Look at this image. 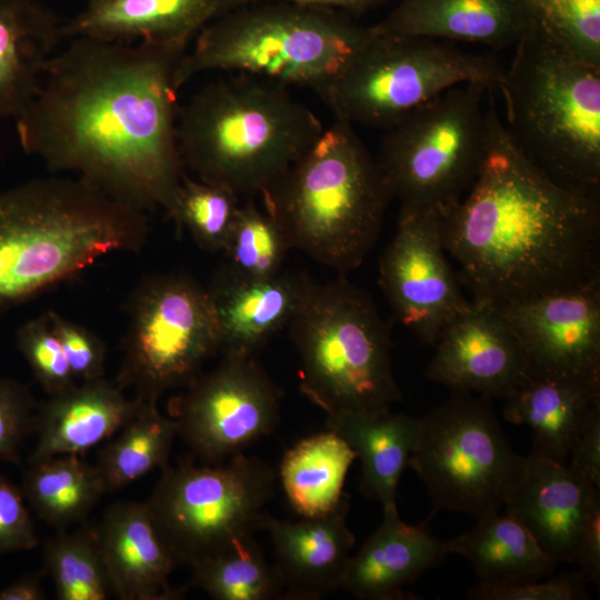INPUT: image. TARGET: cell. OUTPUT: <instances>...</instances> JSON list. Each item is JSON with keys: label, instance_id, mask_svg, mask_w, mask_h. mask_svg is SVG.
Here are the masks:
<instances>
[{"label": "cell", "instance_id": "cell-1", "mask_svg": "<svg viewBox=\"0 0 600 600\" xmlns=\"http://www.w3.org/2000/svg\"><path fill=\"white\" fill-rule=\"evenodd\" d=\"M186 51L71 38L17 118L22 149L146 212H168L184 174L176 70Z\"/></svg>", "mask_w": 600, "mask_h": 600}, {"label": "cell", "instance_id": "cell-2", "mask_svg": "<svg viewBox=\"0 0 600 600\" xmlns=\"http://www.w3.org/2000/svg\"><path fill=\"white\" fill-rule=\"evenodd\" d=\"M460 282L497 306L600 281L599 192L562 184L517 146L496 106L481 171L442 219Z\"/></svg>", "mask_w": 600, "mask_h": 600}, {"label": "cell", "instance_id": "cell-3", "mask_svg": "<svg viewBox=\"0 0 600 600\" xmlns=\"http://www.w3.org/2000/svg\"><path fill=\"white\" fill-rule=\"evenodd\" d=\"M147 212L81 179L47 178L0 192V311L112 252H138Z\"/></svg>", "mask_w": 600, "mask_h": 600}, {"label": "cell", "instance_id": "cell-4", "mask_svg": "<svg viewBox=\"0 0 600 600\" xmlns=\"http://www.w3.org/2000/svg\"><path fill=\"white\" fill-rule=\"evenodd\" d=\"M323 129L286 86L242 73L206 84L177 120L182 164L239 197L267 192Z\"/></svg>", "mask_w": 600, "mask_h": 600}, {"label": "cell", "instance_id": "cell-5", "mask_svg": "<svg viewBox=\"0 0 600 600\" xmlns=\"http://www.w3.org/2000/svg\"><path fill=\"white\" fill-rule=\"evenodd\" d=\"M261 197L291 249L340 273L362 263L393 199L378 160L338 118Z\"/></svg>", "mask_w": 600, "mask_h": 600}, {"label": "cell", "instance_id": "cell-6", "mask_svg": "<svg viewBox=\"0 0 600 600\" xmlns=\"http://www.w3.org/2000/svg\"><path fill=\"white\" fill-rule=\"evenodd\" d=\"M514 47L499 87L506 129L552 179L599 192L600 68L578 57L538 20Z\"/></svg>", "mask_w": 600, "mask_h": 600}, {"label": "cell", "instance_id": "cell-7", "mask_svg": "<svg viewBox=\"0 0 600 600\" xmlns=\"http://www.w3.org/2000/svg\"><path fill=\"white\" fill-rule=\"evenodd\" d=\"M376 32L341 10L289 2L231 9L197 34L176 70L178 89L208 71L242 73L318 93Z\"/></svg>", "mask_w": 600, "mask_h": 600}, {"label": "cell", "instance_id": "cell-8", "mask_svg": "<svg viewBox=\"0 0 600 600\" xmlns=\"http://www.w3.org/2000/svg\"><path fill=\"white\" fill-rule=\"evenodd\" d=\"M288 327L301 360L300 390L327 416L390 410L401 400L390 327L346 279L311 281Z\"/></svg>", "mask_w": 600, "mask_h": 600}, {"label": "cell", "instance_id": "cell-9", "mask_svg": "<svg viewBox=\"0 0 600 600\" xmlns=\"http://www.w3.org/2000/svg\"><path fill=\"white\" fill-rule=\"evenodd\" d=\"M493 91L458 84L384 130L377 160L400 212H448L470 190L490 147Z\"/></svg>", "mask_w": 600, "mask_h": 600}, {"label": "cell", "instance_id": "cell-10", "mask_svg": "<svg viewBox=\"0 0 600 600\" xmlns=\"http://www.w3.org/2000/svg\"><path fill=\"white\" fill-rule=\"evenodd\" d=\"M503 71L493 56L463 51L454 42L376 33L317 94L336 118L386 130L458 84L499 89Z\"/></svg>", "mask_w": 600, "mask_h": 600}, {"label": "cell", "instance_id": "cell-11", "mask_svg": "<svg viewBox=\"0 0 600 600\" xmlns=\"http://www.w3.org/2000/svg\"><path fill=\"white\" fill-rule=\"evenodd\" d=\"M523 461L509 444L490 398L451 391L421 418L409 468L424 483L434 511L479 519L504 507Z\"/></svg>", "mask_w": 600, "mask_h": 600}, {"label": "cell", "instance_id": "cell-12", "mask_svg": "<svg viewBox=\"0 0 600 600\" xmlns=\"http://www.w3.org/2000/svg\"><path fill=\"white\" fill-rule=\"evenodd\" d=\"M277 474L243 452L219 463L166 466L147 503L179 563L191 566L260 530Z\"/></svg>", "mask_w": 600, "mask_h": 600}, {"label": "cell", "instance_id": "cell-13", "mask_svg": "<svg viewBox=\"0 0 600 600\" xmlns=\"http://www.w3.org/2000/svg\"><path fill=\"white\" fill-rule=\"evenodd\" d=\"M220 352L209 290L184 276L147 279L134 293L116 383L134 399L157 403L167 391L186 387L202 364Z\"/></svg>", "mask_w": 600, "mask_h": 600}, {"label": "cell", "instance_id": "cell-14", "mask_svg": "<svg viewBox=\"0 0 600 600\" xmlns=\"http://www.w3.org/2000/svg\"><path fill=\"white\" fill-rule=\"evenodd\" d=\"M176 399L178 437L204 463H219L271 434L282 392L254 357L223 356Z\"/></svg>", "mask_w": 600, "mask_h": 600}, {"label": "cell", "instance_id": "cell-15", "mask_svg": "<svg viewBox=\"0 0 600 600\" xmlns=\"http://www.w3.org/2000/svg\"><path fill=\"white\" fill-rule=\"evenodd\" d=\"M446 213L400 212L379 264V282L396 319L431 346L469 303L443 247Z\"/></svg>", "mask_w": 600, "mask_h": 600}, {"label": "cell", "instance_id": "cell-16", "mask_svg": "<svg viewBox=\"0 0 600 600\" xmlns=\"http://www.w3.org/2000/svg\"><path fill=\"white\" fill-rule=\"evenodd\" d=\"M498 307L528 376L600 380V281Z\"/></svg>", "mask_w": 600, "mask_h": 600}, {"label": "cell", "instance_id": "cell-17", "mask_svg": "<svg viewBox=\"0 0 600 600\" xmlns=\"http://www.w3.org/2000/svg\"><path fill=\"white\" fill-rule=\"evenodd\" d=\"M426 377L451 391L504 399L527 378L519 341L491 302L472 299L442 329Z\"/></svg>", "mask_w": 600, "mask_h": 600}, {"label": "cell", "instance_id": "cell-18", "mask_svg": "<svg viewBox=\"0 0 600 600\" xmlns=\"http://www.w3.org/2000/svg\"><path fill=\"white\" fill-rule=\"evenodd\" d=\"M600 506L599 488L566 463L531 451L504 503L557 563H577L584 529Z\"/></svg>", "mask_w": 600, "mask_h": 600}, {"label": "cell", "instance_id": "cell-19", "mask_svg": "<svg viewBox=\"0 0 600 600\" xmlns=\"http://www.w3.org/2000/svg\"><path fill=\"white\" fill-rule=\"evenodd\" d=\"M346 493L331 512L280 520L264 512L260 530L271 539L283 599L317 600L341 588L356 538L347 524Z\"/></svg>", "mask_w": 600, "mask_h": 600}, {"label": "cell", "instance_id": "cell-20", "mask_svg": "<svg viewBox=\"0 0 600 600\" xmlns=\"http://www.w3.org/2000/svg\"><path fill=\"white\" fill-rule=\"evenodd\" d=\"M111 593L121 600H170L179 564L147 501L116 502L94 528Z\"/></svg>", "mask_w": 600, "mask_h": 600}, {"label": "cell", "instance_id": "cell-21", "mask_svg": "<svg viewBox=\"0 0 600 600\" xmlns=\"http://www.w3.org/2000/svg\"><path fill=\"white\" fill-rule=\"evenodd\" d=\"M447 554L444 541L426 523L409 524L397 504L384 507L379 527L351 556L341 588L363 600L417 599L403 587Z\"/></svg>", "mask_w": 600, "mask_h": 600}, {"label": "cell", "instance_id": "cell-22", "mask_svg": "<svg viewBox=\"0 0 600 600\" xmlns=\"http://www.w3.org/2000/svg\"><path fill=\"white\" fill-rule=\"evenodd\" d=\"M519 0H400L374 32L470 42L502 49L514 46L533 22Z\"/></svg>", "mask_w": 600, "mask_h": 600}, {"label": "cell", "instance_id": "cell-23", "mask_svg": "<svg viewBox=\"0 0 600 600\" xmlns=\"http://www.w3.org/2000/svg\"><path fill=\"white\" fill-rule=\"evenodd\" d=\"M311 281L280 273L260 279L223 271L209 290L223 356L254 357L274 333L288 326Z\"/></svg>", "mask_w": 600, "mask_h": 600}, {"label": "cell", "instance_id": "cell-24", "mask_svg": "<svg viewBox=\"0 0 600 600\" xmlns=\"http://www.w3.org/2000/svg\"><path fill=\"white\" fill-rule=\"evenodd\" d=\"M103 377L50 396L34 419L37 443L29 463L80 454L116 436L141 406Z\"/></svg>", "mask_w": 600, "mask_h": 600}, {"label": "cell", "instance_id": "cell-25", "mask_svg": "<svg viewBox=\"0 0 600 600\" xmlns=\"http://www.w3.org/2000/svg\"><path fill=\"white\" fill-rule=\"evenodd\" d=\"M221 14V0H91L68 24L63 38L152 42L187 49Z\"/></svg>", "mask_w": 600, "mask_h": 600}, {"label": "cell", "instance_id": "cell-26", "mask_svg": "<svg viewBox=\"0 0 600 600\" xmlns=\"http://www.w3.org/2000/svg\"><path fill=\"white\" fill-rule=\"evenodd\" d=\"M503 400V418L531 429V451L564 463L583 427L600 410V380L527 376Z\"/></svg>", "mask_w": 600, "mask_h": 600}, {"label": "cell", "instance_id": "cell-27", "mask_svg": "<svg viewBox=\"0 0 600 600\" xmlns=\"http://www.w3.org/2000/svg\"><path fill=\"white\" fill-rule=\"evenodd\" d=\"M420 427L421 418L391 410L327 416V428L339 434L360 460V491L382 508L397 504L400 478L409 467Z\"/></svg>", "mask_w": 600, "mask_h": 600}, {"label": "cell", "instance_id": "cell-28", "mask_svg": "<svg viewBox=\"0 0 600 600\" xmlns=\"http://www.w3.org/2000/svg\"><path fill=\"white\" fill-rule=\"evenodd\" d=\"M61 29L33 0H0V120L19 118L32 101Z\"/></svg>", "mask_w": 600, "mask_h": 600}, {"label": "cell", "instance_id": "cell-29", "mask_svg": "<svg viewBox=\"0 0 600 600\" xmlns=\"http://www.w3.org/2000/svg\"><path fill=\"white\" fill-rule=\"evenodd\" d=\"M477 520L470 531L444 541V546L448 554H460L470 561L479 582L516 584L553 573L557 561L516 518L497 512Z\"/></svg>", "mask_w": 600, "mask_h": 600}, {"label": "cell", "instance_id": "cell-30", "mask_svg": "<svg viewBox=\"0 0 600 600\" xmlns=\"http://www.w3.org/2000/svg\"><path fill=\"white\" fill-rule=\"evenodd\" d=\"M351 447L328 429L309 436L283 456L279 477L291 508L300 517H319L341 502L343 486L352 462Z\"/></svg>", "mask_w": 600, "mask_h": 600}, {"label": "cell", "instance_id": "cell-31", "mask_svg": "<svg viewBox=\"0 0 600 600\" xmlns=\"http://www.w3.org/2000/svg\"><path fill=\"white\" fill-rule=\"evenodd\" d=\"M21 491L37 517L57 531L83 521L106 493L96 466L79 454L31 462Z\"/></svg>", "mask_w": 600, "mask_h": 600}, {"label": "cell", "instance_id": "cell-32", "mask_svg": "<svg viewBox=\"0 0 600 600\" xmlns=\"http://www.w3.org/2000/svg\"><path fill=\"white\" fill-rule=\"evenodd\" d=\"M177 437L176 419L161 413L157 403L142 402L99 453L94 466L104 492L122 489L157 468H164Z\"/></svg>", "mask_w": 600, "mask_h": 600}, {"label": "cell", "instance_id": "cell-33", "mask_svg": "<svg viewBox=\"0 0 600 600\" xmlns=\"http://www.w3.org/2000/svg\"><path fill=\"white\" fill-rule=\"evenodd\" d=\"M192 584L217 600H273L283 586L253 534L199 559L191 566Z\"/></svg>", "mask_w": 600, "mask_h": 600}, {"label": "cell", "instance_id": "cell-34", "mask_svg": "<svg viewBox=\"0 0 600 600\" xmlns=\"http://www.w3.org/2000/svg\"><path fill=\"white\" fill-rule=\"evenodd\" d=\"M43 551L57 599L104 600L111 593L94 528L60 530Z\"/></svg>", "mask_w": 600, "mask_h": 600}, {"label": "cell", "instance_id": "cell-35", "mask_svg": "<svg viewBox=\"0 0 600 600\" xmlns=\"http://www.w3.org/2000/svg\"><path fill=\"white\" fill-rule=\"evenodd\" d=\"M289 249L278 221L250 200L239 206L222 251L228 260L226 271L250 279L276 276L282 271Z\"/></svg>", "mask_w": 600, "mask_h": 600}, {"label": "cell", "instance_id": "cell-36", "mask_svg": "<svg viewBox=\"0 0 600 600\" xmlns=\"http://www.w3.org/2000/svg\"><path fill=\"white\" fill-rule=\"evenodd\" d=\"M239 196L216 183L182 176L167 212L202 250L223 251L239 209Z\"/></svg>", "mask_w": 600, "mask_h": 600}, {"label": "cell", "instance_id": "cell-37", "mask_svg": "<svg viewBox=\"0 0 600 600\" xmlns=\"http://www.w3.org/2000/svg\"><path fill=\"white\" fill-rule=\"evenodd\" d=\"M17 341L36 379L49 396L61 393L76 384L48 313L23 324L18 331Z\"/></svg>", "mask_w": 600, "mask_h": 600}, {"label": "cell", "instance_id": "cell-38", "mask_svg": "<svg viewBox=\"0 0 600 600\" xmlns=\"http://www.w3.org/2000/svg\"><path fill=\"white\" fill-rule=\"evenodd\" d=\"M541 21L578 57L600 68V0H560Z\"/></svg>", "mask_w": 600, "mask_h": 600}, {"label": "cell", "instance_id": "cell-39", "mask_svg": "<svg viewBox=\"0 0 600 600\" xmlns=\"http://www.w3.org/2000/svg\"><path fill=\"white\" fill-rule=\"evenodd\" d=\"M587 583L578 571L516 584L478 582L467 592L471 600H579L588 598Z\"/></svg>", "mask_w": 600, "mask_h": 600}, {"label": "cell", "instance_id": "cell-40", "mask_svg": "<svg viewBox=\"0 0 600 600\" xmlns=\"http://www.w3.org/2000/svg\"><path fill=\"white\" fill-rule=\"evenodd\" d=\"M76 380L87 381L104 374L106 347L89 329L54 311H48Z\"/></svg>", "mask_w": 600, "mask_h": 600}, {"label": "cell", "instance_id": "cell-41", "mask_svg": "<svg viewBox=\"0 0 600 600\" xmlns=\"http://www.w3.org/2000/svg\"><path fill=\"white\" fill-rule=\"evenodd\" d=\"M32 410L33 400L27 388L0 379V461H19V447L34 428Z\"/></svg>", "mask_w": 600, "mask_h": 600}, {"label": "cell", "instance_id": "cell-42", "mask_svg": "<svg viewBox=\"0 0 600 600\" xmlns=\"http://www.w3.org/2000/svg\"><path fill=\"white\" fill-rule=\"evenodd\" d=\"M22 491L0 474V554L39 543Z\"/></svg>", "mask_w": 600, "mask_h": 600}, {"label": "cell", "instance_id": "cell-43", "mask_svg": "<svg viewBox=\"0 0 600 600\" xmlns=\"http://www.w3.org/2000/svg\"><path fill=\"white\" fill-rule=\"evenodd\" d=\"M569 456L568 467L600 488V410L586 423Z\"/></svg>", "mask_w": 600, "mask_h": 600}, {"label": "cell", "instance_id": "cell-44", "mask_svg": "<svg viewBox=\"0 0 600 600\" xmlns=\"http://www.w3.org/2000/svg\"><path fill=\"white\" fill-rule=\"evenodd\" d=\"M577 564L589 582L599 586L600 581V506L597 507L584 529L580 543Z\"/></svg>", "mask_w": 600, "mask_h": 600}, {"label": "cell", "instance_id": "cell-45", "mask_svg": "<svg viewBox=\"0 0 600 600\" xmlns=\"http://www.w3.org/2000/svg\"><path fill=\"white\" fill-rule=\"evenodd\" d=\"M377 0H221V13L231 9L259 2H289L337 10H360Z\"/></svg>", "mask_w": 600, "mask_h": 600}, {"label": "cell", "instance_id": "cell-46", "mask_svg": "<svg viewBox=\"0 0 600 600\" xmlns=\"http://www.w3.org/2000/svg\"><path fill=\"white\" fill-rule=\"evenodd\" d=\"M46 592L40 573H29L0 590V600H43Z\"/></svg>", "mask_w": 600, "mask_h": 600}, {"label": "cell", "instance_id": "cell-47", "mask_svg": "<svg viewBox=\"0 0 600 600\" xmlns=\"http://www.w3.org/2000/svg\"><path fill=\"white\" fill-rule=\"evenodd\" d=\"M533 20H546L560 0H519Z\"/></svg>", "mask_w": 600, "mask_h": 600}]
</instances>
